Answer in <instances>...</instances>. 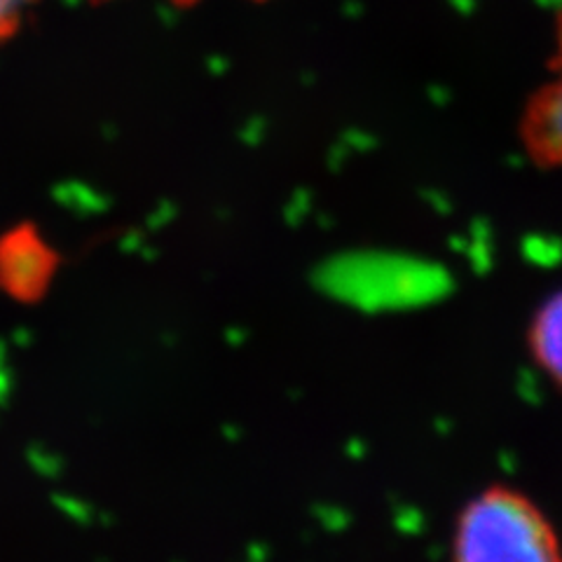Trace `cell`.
Returning a JSON list of instances; mask_svg holds the SVG:
<instances>
[{"label":"cell","mask_w":562,"mask_h":562,"mask_svg":"<svg viewBox=\"0 0 562 562\" xmlns=\"http://www.w3.org/2000/svg\"><path fill=\"white\" fill-rule=\"evenodd\" d=\"M450 555L460 562H560L562 541L543 508L512 485H490L454 518Z\"/></svg>","instance_id":"6da1fadb"},{"label":"cell","mask_w":562,"mask_h":562,"mask_svg":"<svg viewBox=\"0 0 562 562\" xmlns=\"http://www.w3.org/2000/svg\"><path fill=\"white\" fill-rule=\"evenodd\" d=\"M173 3H181V5H188V3H195V0H173Z\"/></svg>","instance_id":"8992f818"},{"label":"cell","mask_w":562,"mask_h":562,"mask_svg":"<svg viewBox=\"0 0 562 562\" xmlns=\"http://www.w3.org/2000/svg\"><path fill=\"white\" fill-rule=\"evenodd\" d=\"M525 340L537 371L562 390V289L535 310Z\"/></svg>","instance_id":"277c9868"},{"label":"cell","mask_w":562,"mask_h":562,"mask_svg":"<svg viewBox=\"0 0 562 562\" xmlns=\"http://www.w3.org/2000/svg\"><path fill=\"white\" fill-rule=\"evenodd\" d=\"M525 155L539 167H562V14L551 59V78L527 101L520 125Z\"/></svg>","instance_id":"3957f363"},{"label":"cell","mask_w":562,"mask_h":562,"mask_svg":"<svg viewBox=\"0 0 562 562\" xmlns=\"http://www.w3.org/2000/svg\"><path fill=\"white\" fill-rule=\"evenodd\" d=\"M59 254L38 225L16 223L0 235V293L12 303H38L59 274Z\"/></svg>","instance_id":"7a4b0ae2"},{"label":"cell","mask_w":562,"mask_h":562,"mask_svg":"<svg viewBox=\"0 0 562 562\" xmlns=\"http://www.w3.org/2000/svg\"><path fill=\"white\" fill-rule=\"evenodd\" d=\"M35 0H0V43L12 38L20 31L26 12Z\"/></svg>","instance_id":"5b68a950"}]
</instances>
